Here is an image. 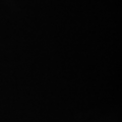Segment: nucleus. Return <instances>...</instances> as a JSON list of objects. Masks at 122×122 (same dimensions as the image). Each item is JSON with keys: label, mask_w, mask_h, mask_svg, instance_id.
<instances>
[]
</instances>
